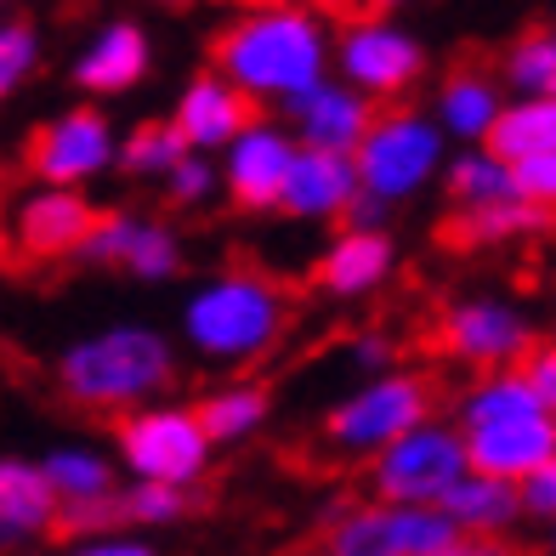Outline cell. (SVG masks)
Listing matches in <instances>:
<instances>
[{
    "label": "cell",
    "instance_id": "obj_1",
    "mask_svg": "<svg viewBox=\"0 0 556 556\" xmlns=\"http://www.w3.org/2000/svg\"><path fill=\"white\" fill-rule=\"evenodd\" d=\"M330 63V40H324L318 17L267 0L250 7L239 23H227L216 40V74H227L244 97H267V103H295L313 91Z\"/></svg>",
    "mask_w": 556,
    "mask_h": 556
},
{
    "label": "cell",
    "instance_id": "obj_2",
    "mask_svg": "<svg viewBox=\"0 0 556 556\" xmlns=\"http://www.w3.org/2000/svg\"><path fill=\"white\" fill-rule=\"evenodd\" d=\"M290 301L285 290L262 273H216L211 285H199L182 307V330L193 352H205L216 364H250L285 336Z\"/></svg>",
    "mask_w": 556,
    "mask_h": 556
},
{
    "label": "cell",
    "instance_id": "obj_3",
    "mask_svg": "<svg viewBox=\"0 0 556 556\" xmlns=\"http://www.w3.org/2000/svg\"><path fill=\"white\" fill-rule=\"evenodd\" d=\"M58 381L86 409H137L170 381V346L142 324H114L63 352Z\"/></svg>",
    "mask_w": 556,
    "mask_h": 556
},
{
    "label": "cell",
    "instance_id": "obj_4",
    "mask_svg": "<svg viewBox=\"0 0 556 556\" xmlns=\"http://www.w3.org/2000/svg\"><path fill=\"white\" fill-rule=\"evenodd\" d=\"M352 165H358V188L369 199L397 205L443 165V131L420 114H381L352 148Z\"/></svg>",
    "mask_w": 556,
    "mask_h": 556
},
{
    "label": "cell",
    "instance_id": "obj_5",
    "mask_svg": "<svg viewBox=\"0 0 556 556\" xmlns=\"http://www.w3.org/2000/svg\"><path fill=\"white\" fill-rule=\"evenodd\" d=\"M466 471H471L466 438L432 420H420L387 448H375V494L387 505H438L443 489Z\"/></svg>",
    "mask_w": 556,
    "mask_h": 556
},
{
    "label": "cell",
    "instance_id": "obj_6",
    "mask_svg": "<svg viewBox=\"0 0 556 556\" xmlns=\"http://www.w3.org/2000/svg\"><path fill=\"white\" fill-rule=\"evenodd\" d=\"M426 415H432V387L420 375H381L346 403H336L330 420H324V438L341 454H375L392 438H403L409 426H420Z\"/></svg>",
    "mask_w": 556,
    "mask_h": 556
},
{
    "label": "cell",
    "instance_id": "obj_7",
    "mask_svg": "<svg viewBox=\"0 0 556 556\" xmlns=\"http://www.w3.org/2000/svg\"><path fill=\"white\" fill-rule=\"evenodd\" d=\"M119 454L137 477L188 489L211 460V432L193 409H137L119 426Z\"/></svg>",
    "mask_w": 556,
    "mask_h": 556
},
{
    "label": "cell",
    "instance_id": "obj_8",
    "mask_svg": "<svg viewBox=\"0 0 556 556\" xmlns=\"http://www.w3.org/2000/svg\"><path fill=\"white\" fill-rule=\"evenodd\" d=\"M119 142L97 109H68L29 137V165L46 188H80L97 170H109Z\"/></svg>",
    "mask_w": 556,
    "mask_h": 556
},
{
    "label": "cell",
    "instance_id": "obj_9",
    "mask_svg": "<svg viewBox=\"0 0 556 556\" xmlns=\"http://www.w3.org/2000/svg\"><path fill=\"white\" fill-rule=\"evenodd\" d=\"M336 63H341V74H346V86H358L364 97H397V91L415 86V74H420L426 58H420L415 35H403L397 23H387V17H358V23L341 35Z\"/></svg>",
    "mask_w": 556,
    "mask_h": 556
},
{
    "label": "cell",
    "instance_id": "obj_10",
    "mask_svg": "<svg viewBox=\"0 0 556 556\" xmlns=\"http://www.w3.org/2000/svg\"><path fill=\"white\" fill-rule=\"evenodd\" d=\"M454 528L438 505H392V511H358L330 534V556H432L448 545Z\"/></svg>",
    "mask_w": 556,
    "mask_h": 556
},
{
    "label": "cell",
    "instance_id": "obj_11",
    "mask_svg": "<svg viewBox=\"0 0 556 556\" xmlns=\"http://www.w3.org/2000/svg\"><path fill=\"white\" fill-rule=\"evenodd\" d=\"M352 199H358V165H352V154L301 142L285 170V188H278V205L301 222H330V216L352 211Z\"/></svg>",
    "mask_w": 556,
    "mask_h": 556
},
{
    "label": "cell",
    "instance_id": "obj_12",
    "mask_svg": "<svg viewBox=\"0 0 556 556\" xmlns=\"http://www.w3.org/2000/svg\"><path fill=\"white\" fill-rule=\"evenodd\" d=\"M466 454L477 471L505 477V483H522L528 471H540L545 460H556V415H522V420H489L466 432Z\"/></svg>",
    "mask_w": 556,
    "mask_h": 556
},
{
    "label": "cell",
    "instance_id": "obj_13",
    "mask_svg": "<svg viewBox=\"0 0 556 556\" xmlns=\"http://www.w3.org/2000/svg\"><path fill=\"white\" fill-rule=\"evenodd\" d=\"M86 262L103 267H125L137 278H170L182 267V250H176V233L160 222H137V216H97L91 233L80 244Z\"/></svg>",
    "mask_w": 556,
    "mask_h": 556
},
{
    "label": "cell",
    "instance_id": "obj_14",
    "mask_svg": "<svg viewBox=\"0 0 556 556\" xmlns=\"http://www.w3.org/2000/svg\"><path fill=\"white\" fill-rule=\"evenodd\" d=\"M290 160H295V142L278 131V125L250 119L244 131L227 142V188H233L239 205L267 211V205H278V188H285Z\"/></svg>",
    "mask_w": 556,
    "mask_h": 556
},
{
    "label": "cell",
    "instance_id": "obj_15",
    "mask_svg": "<svg viewBox=\"0 0 556 556\" xmlns=\"http://www.w3.org/2000/svg\"><path fill=\"white\" fill-rule=\"evenodd\" d=\"M443 346L466 364L505 369L528 352V324L511 307H500V301H466V307H454L443 318Z\"/></svg>",
    "mask_w": 556,
    "mask_h": 556
},
{
    "label": "cell",
    "instance_id": "obj_16",
    "mask_svg": "<svg viewBox=\"0 0 556 556\" xmlns=\"http://www.w3.org/2000/svg\"><path fill=\"white\" fill-rule=\"evenodd\" d=\"M91 205L80 193H35L29 205L17 211V250L35 262H58V256H80V244L91 233Z\"/></svg>",
    "mask_w": 556,
    "mask_h": 556
},
{
    "label": "cell",
    "instance_id": "obj_17",
    "mask_svg": "<svg viewBox=\"0 0 556 556\" xmlns=\"http://www.w3.org/2000/svg\"><path fill=\"white\" fill-rule=\"evenodd\" d=\"M295 131L307 148H336V154H352L358 148V137L369 131V103H364V91L358 86H330V80H318L313 91H301L295 103Z\"/></svg>",
    "mask_w": 556,
    "mask_h": 556
},
{
    "label": "cell",
    "instance_id": "obj_18",
    "mask_svg": "<svg viewBox=\"0 0 556 556\" xmlns=\"http://www.w3.org/2000/svg\"><path fill=\"white\" fill-rule=\"evenodd\" d=\"M250 125V97L227 80V74H205L182 91L176 103V131L188 137V148H227Z\"/></svg>",
    "mask_w": 556,
    "mask_h": 556
},
{
    "label": "cell",
    "instance_id": "obj_19",
    "mask_svg": "<svg viewBox=\"0 0 556 556\" xmlns=\"http://www.w3.org/2000/svg\"><path fill=\"white\" fill-rule=\"evenodd\" d=\"M148 74V35L137 23H109L103 35H91V46L74 63V80H80L91 97H114L131 91Z\"/></svg>",
    "mask_w": 556,
    "mask_h": 556
},
{
    "label": "cell",
    "instance_id": "obj_20",
    "mask_svg": "<svg viewBox=\"0 0 556 556\" xmlns=\"http://www.w3.org/2000/svg\"><path fill=\"white\" fill-rule=\"evenodd\" d=\"M438 511L460 528V534H494V528H505V522L522 511V489L471 466L466 477H454V483L443 489Z\"/></svg>",
    "mask_w": 556,
    "mask_h": 556
},
{
    "label": "cell",
    "instance_id": "obj_21",
    "mask_svg": "<svg viewBox=\"0 0 556 556\" xmlns=\"http://www.w3.org/2000/svg\"><path fill=\"white\" fill-rule=\"evenodd\" d=\"M392 273V244L381 227H352V233L336 239V250L318 262V285L336 295H364Z\"/></svg>",
    "mask_w": 556,
    "mask_h": 556
},
{
    "label": "cell",
    "instance_id": "obj_22",
    "mask_svg": "<svg viewBox=\"0 0 556 556\" xmlns=\"http://www.w3.org/2000/svg\"><path fill=\"white\" fill-rule=\"evenodd\" d=\"M58 522V494L29 460H0V534H40Z\"/></svg>",
    "mask_w": 556,
    "mask_h": 556
},
{
    "label": "cell",
    "instance_id": "obj_23",
    "mask_svg": "<svg viewBox=\"0 0 556 556\" xmlns=\"http://www.w3.org/2000/svg\"><path fill=\"white\" fill-rule=\"evenodd\" d=\"M500 109H505L500 86L489 80V74H477V68L448 74V86L438 91V125L454 131V137H471V142L489 137V125L500 119Z\"/></svg>",
    "mask_w": 556,
    "mask_h": 556
},
{
    "label": "cell",
    "instance_id": "obj_24",
    "mask_svg": "<svg viewBox=\"0 0 556 556\" xmlns=\"http://www.w3.org/2000/svg\"><path fill=\"white\" fill-rule=\"evenodd\" d=\"M483 142L494 148L500 160H511V165L556 148V97H522V103H505Z\"/></svg>",
    "mask_w": 556,
    "mask_h": 556
},
{
    "label": "cell",
    "instance_id": "obj_25",
    "mask_svg": "<svg viewBox=\"0 0 556 556\" xmlns=\"http://www.w3.org/2000/svg\"><path fill=\"white\" fill-rule=\"evenodd\" d=\"M448 199L460 211H489V205H511V199H522V188H517L511 160H500L494 148H483V154H460L448 165Z\"/></svg>",
    "mask_w": 556,
    "mask_h": 556
},
{
    "label": "cell",
    "instance_id": "obj_26",
    "mask_svg": "<svg viewBox=\"0 0 556 556\" xmlns=\"http://www.w3.org/2000/svg\"><path fill=\"white\" fill-rule=\"evenodd\" d=\"M46 483H52L58 505H97V500H114V466L103 460L97 448H58L40 460Z\"/></svg>",
    "mask_w": 556,
    "mask_h": 556
},
{
    "label": "cell",
    "instance_id": "obj_27",
    "mask_svg": "<svg viewBox=\"0 0 556 556\" xmlns=\"http://www.w3.org/2000/svg\"><path fill=\"white\" fill-rule=\"evenodd\" d=\"M193 415L211 432V443H233V438H250L267 420V392L262 387H227V392L199 403Z\"/></svg>",
    "mask_w": 556,
    "mask_h": 556
},
{
    "label": "cell",
    "instance_id": "obj_28",
    "mask_svg": "<svg viewBox=\"0 0 556 556\" xmlns=\"http://www.w3.org/2000/svg\"><path fill=\"white\" fill-rule=\"evenodd\" d=\"M540 409H545V403H540L534 387H528V375H489V381L466 397V420L471 426L522 420V415H540Z\"/></svg>",
    "mask_w": 556,
    "mask_h": 556
},
{
    "label": "cell",
    "instance_id": "obj_29",
    "mask_svg": "<svg viewBox=\"0 0 556 556\" xmlns=\"http://www.w3.org/2000/svg\"><path fill=\"white\" fill-rule=\"evenodd\" d=\"M545 227V205L534 199H511V205H489V211H466L454 222V233L466 244H489V239H511V233H534Z\"/></svg>",
    "mask_w": 556,
    "mask_h": 556
},
{
    "label": "cell",
    "instance_id": "obj_30",
    "mask_svg": "<svg viewBox=\"0 0 556 556\" xmlns=\"http://www.w3.org/2000/svg\"><path fill=\"white\" fill-rule=\"evenodd\" d=\"M505 74L522 97H556V35H522L505 52Z\"/></svg>",
    "mask_w": 556,
    "mask_h": 556
},
{
    "label": "cell",
    "instance_id": "obj_31",
    "mask_svg": "<svg viewBox=\"0 0 556 556\" xmlns=\"http://www.w3.org/2000/svg\"><path fill=\"white\" fill-rule=\"evenodd\" d=\"M182 154H193V148H188L182 131H176V119L170 125H142V131H131V142L119 148V160H125L131 176H165Z\"/></svg>",
    "mask_w": 556,
    "mask_h": 556
},
{
    "label": "cell",
    "instance_id": "obj_32",
    "mask_svg": "<svg viewBox=\"0 0 556 556\" xmlns=\"http://www.w3.org/2000/svg\"><path fill=\"white\" fill-rule=\"evenodd\" d=\"M40 63V35L35 23H0V97H12Z\"/></svg>",
    "mask_w": 556,
    "mask_h": 556
},
{
    "label": "cell",
    "instance_id": "obj_33",
    "mask_svg": "<svg viewBox=\"0 0 556 556\" xmlns=\"http://www.w3.org/2000/svg\"><path fill=\"white\" fill-rule=\"evenodd\" d=\"M188 511V500L176 483H154V477H137L131 494H119V517L131 522H176Z\"/></svg>",
    "mask_w": 556,
    "mask_h": 556
},
{
    "label": "cell",
    "instance_id": "obj_34",
    "mask_svg": "<svg viewBox=\"0 0 556 556\" xmlns=\"http://www.w3.org/2000/svg\"><path fill=\"white\" fill-rule=\"evenodd\" d=\"M511 170H517V188H522V199H534V205H545V211L556 205V148L517 160Z\"/></svg>",
    "mask_w": 556,
    "mask_h": 556
},
{
    "label": "cell",
    "instance_id": "obj_35",
    "mask_svg": "<svg viewBox=\"0 0 556 556\" xmlns=\"http://www.w3.org/2000/svg\"><path fill=\"white\" fill-rule=\"evenodd\" d=\"M165 182H170V199H176V205H199V199L211 193L216 176H211L205 160H199V148H193V154H182V160L165 170Z\"/></svg>",
    "mask_w": 556,
    "mask_h": 556
},
{
    "label": "cell",
    "instance_id": "obj_36",
    "mask_svg": "<svg viewBox=\"0 0 556 556\" xmlns=\"http://www.w3.org/2000/svg\"><path fill=\"white\" fill-rule=\"evenodd\" d=\"M517 489H522V505H528V511L556 517V460H545L540 471H528Z\"/></svg>",
    "mask_w": 556,
    "mask_h": 556
},
{
    "label": "cell",
    "instance_id": "obj_37",
    "mask_svg": "<svg viewBox=\"0 0 556 556\" xmlns=\"http://www.w3.org/2000/svg\"><path fill=\"white\" fill-rule=\"evenodd\" d=\"M528 387H534L540 392V403H545V409L556 415V346H534V352H528Z\"/></svg>",
    "mask_w": 556,
    "mask_h": 556
},
{
    "label": "cell",
    "instance_id": "obj_38",
    "mask_svg": "<svg viewBox=\"0 0 556 556\" xmlns=\"http://www.w3.org/2000/svg\"><path fill=\"white\" fill-rule=\"evenodd\" d=\"M432 556H511V551H505V545H494V540H483V534H454L448 545H438Z\"/></svg>",
    "mask_w": 556,
    "mask_h": 556
},
{
    "label": "cell",
    "instance_id": "obj_39",
    "mask_svg": "<svg viewBox=\"0 0 556 556\" xmlns=\"http://www.w3.org/2000/svg\"><path fill=\"white\" fill-rule=\"evenodd\" d=\"M74 556H154V551L137 545V540H86Z\"/></svg>",
    "mask_w": 556,
    "mask_h": 556
},
{
    "label": "cell",
    "instance_id": "obj_40",
    "mask_svg": "<svg viewBox=\"0 0 556 556\" xmlns=\"http://www.w3.org/2000/svg\"><path fill=\"white\" fill-rule=\"evenodd\" d=\"M358 364H387V341H364L358 346Z\"/></svg>",
    "mask_w": 556,
    "mask_h": 556
},
{
    "label": "cell",
    "instance_id": "obj_41",
    "mask_svg": "<svg viewBox=\"0 0 556 556\" xmlns=\"http://www.w3.org/2000/svg\"><path fill=\"white\" fill-rule=\"evenodd\" d=\"M307 7H330L336 12V7H352V0H307Z\"/></svg>",
    "mask_w": 556,
    "mask_h": 556
},
{
    "label": "cell",
    "instance_id": "obj_42",
    "mask_svg": "<svg viewBox=\"0 0 556 556\" xmlns=\"http://www.w3.org/2000/svg\"><path fill=\"white\" fill-rule=\"evenodd\" d=\"M375 7H403V0H375Z\"/></svg>",
    "mask_w": 556,
    "mask_h": 556
},
{
    "label": "cell",
    "instance_id": "obj_43",
    "mask_svg": "<svg viewBox=\"0 0 556 556\" xmlns=\"http://www.w3.org/2000/svg\"><path fill=\"white\" fill-rule=\"evenodd\" d=\"M239 7H267V0H239Z\"/></svg>",
    "mask_w": 556,
    "mask_h": 556
},
{
    "label": "cell",
    "instance_id": "obj_44",
    "mask_svg": "<svg viewBox=\"0 0 556 556\" xmlns=\"http://www.w3.org/2000/svg\"><path fill=\"white\" fill-rule=\"evenodd\" d=\"M165 7H188V0H165Z\"/></svg>",
    "mask_w": 556,
    "mask_h": 556
},
{
    "label": "cell",
    "instance_id": "obj_45",
    "mask_svg": "<svg viewBox=\"0 0 556 556\" xmlns=\"http://www.w3.org/2000/svg\"><path fill=\"white\" fill-rule=\"evenodd\" d=\"M0 7H7V0H0Z\"/></svg>",
    "mask_w": 556,
    "mask_h": 556
},
{
    "label": "cell",
    "instance_id": "obj_46",
    "mask_svg": "<svg viewBox=\"0 0 556 556\" xmlns=\"http://www.w3.org/2000/svg\"><path fill=\"white\" fill-rule=\"evenodd\" d=\"M0 540H7V534H0Z\"/></svg>",
    "mask_w": 556,
    "mask_h": 556
},
{
    "label": "cell",
    "instance_id": "obj_47",
    "mask_svg": "<svg viewBox=\"0 0 556 556\" xmlns=\"http://www.w3.org/2000/svg\"><path fill=\"white\" fill-rule=\"evenodd\" d=\"M551 35H556V29H551Z\"/></svg>",
    "mask_w": 556,
    "mask_h": 556
}]
</instances>
